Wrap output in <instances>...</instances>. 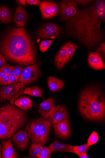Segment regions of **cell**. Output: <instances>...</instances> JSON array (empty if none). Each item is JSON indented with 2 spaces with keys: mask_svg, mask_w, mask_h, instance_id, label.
<instances>
[{
  "mask_svg": "<svg viewBox=\"0 0 105 158\" xmlns=\"http://www.w3.org/2000/svg\"><path fill=\"white\" fill-rule=\"evenodd\" d=\"M105 21V2L99 0L91 6L79 9L65 24L70 36L92 50L99 47L105 39L101 24Z\"/></svg>",
  "mask_w": 105,
  "mask_h": 158,
  "instance_id": "obj_1",
  "label": "cell"
},
{
  "mask_svg": "<svg viewBox=\"0 0 105 158\" xmlns=\"http://www.w3.org/2000/svg\"><path fill=\"white\" fill-rule=\"evenodd\" d=\"M0 52L6 60L23 66L36 62L35 47L24 28H13L6 32L0 43Z\"/></svg>",
  "mask_w": 105,
  "mask_h": 158,
  "instance_id": "obj_2",
  "label": "cell"
},
{
  "mask_svg": "<svg viewBox=\"0 0 105 158\" xmlns=\"http://www.w3.org/2000/svg\"><path fill=\"white\" fill-rule=\"evenodd\" d=\"M79 108L86 119L100 121L105 115V97L103 92L95 86L86 88L80 95Z\"/></svg>",
  "mask_w": 105,
  "mask_h": 158,
  "instance_id": "obj_3",
  "label": "cell"
},
{
  "mask_svg": "<svg viewBox=\"0 0 105 158\" xmlns=\"http://www.w3.org/2000/svg\"><path fill=\"white\" fill-rule=\"evenodd\" d=\"M28 114L14 105L6 104L0 108V141L7 140L25 126Z\"/></svg>",
  "mask_w": 105,
  "mask_h": 158,
  "instance_id": "obj_4",
  "label": "cell"
},
{
  "mask_svg": "<svg viewBox=\"0 0 105 158\" xmlns=\"http://www.w3.org/2000/svg\"><path fill=\"white\" fill-rule=\"evenodd\" d=\"M51 126L49 119L43 118L32 119L26 124L25 130L32 143L44 146L48 141Z\"/></svg>",
  "mask_w": 105,
  "mask_h": 158,
  "instance_id": "obj_5",
  "label": "cell"
},
{
  "mask_svg": "<svg viewBox=\"0 0 105 158\" xmlns=\"http://www.w3.org/2000/svg\"><path fill=\"white\" fill-rule=\"evenodd\" d=\"M25 89V84L18 82L1 88V96L4 102L6 99L10 100V103L14 105L16 99L21 95L24 94Z\"/></svg>",
  "mask_w": 105,
  "mask_h": 158,
  "instance_id": "obj_6",
  "label": "cell"
},
{
  "mask_svg": "<svg viewBox=\"0 0 105 158\" xmlns=\"http://www.w3.org/2000/svg\"><path fill=\"white\" fill-rule=\"evenodd\" d=\"M58 15L62 21H67L77 12V4L75 1H62L58 4Z\"/></svg>",
  "mask_w": 105,
  "mask_h": 158,
  "instance_id": "obj_7",
  "label": "cell"
},
{
  "mask_svg": "<svg viewBox=\"0 0 105 158\" xmlns=\"http://www.w3.org/2000/svg\"><path fill=\"white\" fill-rule=\"evenodd\" d=\"M40 75V70L38 63L26 67L23 70L19 78V82L29 85L35 82Z\"/></svg>",
  "mask_w": 105,
  "mask_h": 158,
  "instance_id": "obj_8",
  "label": "cell"
},
{
  "mask_svg": "<svg viewBox=\"0 0 105 158\" xmlns=\"http://www.w3.org/2000/svg\"><path fill=\"white\" fill-rule=\"evenodd\" d=\"M62 31L57 25L48 23L42 27L38 31V36L42 39H54L61 34Z\"/></svg>",
  "mask_w": 105,
  "mask_h": 158,
  "instance_id": "obj_9",
  "label": "cell"
},
{
  "mask_svg": "<svg viewBox=\"0 0 105 158\" xmlns=\"http://www.w3.org/2000/svg\"><path fill=\"white\" fill-rule=\"evenodd\" d=\"M29 137L27 132L21 130L11 138L15 147L19 151L26 150L30 145Z\"/></svg>",
  "mask_w": 105,
  "mask_h": 158,
  "instance_id": "obj_10",
  "label": "cell"
},
{
  "mask_svg": "<svg viewBox=\"0 0 105 158\" xmlns=\"http://www.w3.org/2000/svg\"><path fill=\"white\" fill-rule=\"evenodd\" d=\"M39 7L43 19L53 18L57 15L58 12V6L54 2H41Z\"/></svg>",
  "mask_w": 105,
  "mask_h": 158,
  "instance_id": "obj_11",
  "label": "cell"
},
{
  "mask_svg": "<svg viewBox=\"0 0 105 158\" xmlns=\"http://www.w3.org/2000/svg\"><path fill=\"white\" fill-rule=\"evenodd\" d=\"M54 98L50 97L40 104L38 106V111L44 118L48 119L55 108Z\"/></svg>",
  "mask_w": 105,
  "mask_h": 158,
  "instance_id": "obj_12",
  "label": "cell"
},
{
  "mask_svg": "<svg viewBox=\"0 0 105 158\" xmlns=\"http://www.w3.org/2000/svg\"><path fill=\"white\" fill-rule=\"evenodd\" d=\"M68 116L67 110L64 106L59 105L55 107L54 110L48 119L51 124L54 125L62 121Z\"/></svg>",
  "mask_w": 105,
  "mask_h": 158,
  "instance_id": "obj_13",
  "label": "cell"
},
{
  "mask_svg": "<svg viewBox=\"0 0 105 158\" xmlns=\"http://www.w3.org/2000/svg\"><path fill=\"white\" fill-rule=\"evenodd\" d=\"M53 126L55 134L58 137L66 139L70 135V126L67 118Z\"/></svg>",
  "mask_w": 105,
  "mask_h": 158,
  "instance_id": "obj_14",
  "label": "cell"
},
{
  "mask_svg": "<svg viewBox=\"0 0 105 158\" xmlns=\"http://www.w3.org/2000/svg\"><path fill=\"white\" fill-rule=\"evenodd\" d=\"M28 16L26 10L22 6H18L13 19V21L20 28L26 24Z\"/></svg>",
  "mask_w": 105,
  "mask_h": 158,
  "instance_id": "obj_15",
  "label": "cell"
},
{
  "mask_svg": "<svg viewBox=\"0 0 105 158\" xmlns=\"http://www.w3.org/2000/svg\"><path fill=\"white\" fill-rule=\"evenodd\" d=\"M89 65L97 70L104 69L105 66L100 55L97 52H90L88 56Z\"/></svg>",
  "mask_w": 105,
  "mask_h": 158,
  "instance_id": "obj_16",
  "label": "cell"
},
{
  "mask_svg": "<svg viewBox=\"0 0 105 158\" xmlns=\"http://www.w3.org/2000/svg\"><path fill=\"white\" fill-rule=\"evenodd\" d=\"M11 139L1 141L2 143V157L3 158H16L19 155L15 151L12 145Z\"/></svg>",
  "mask_w": 105,
  "mask_h": 158,
  "instance_id": "obj_17",
  "label": "cell"
},
{
  "mask_svg": "<svg viewBox=\"0 0 105 158\" xmlns=\"http://www.w3.org/2000/svg\"><path fill=\"white\" fill-rule=\"evenodd\" d=\"M68 45V42H67L60 49L55 56V63L58 69H62L67 64V49Z\"/></svg>",
  "mask_w": 105,
  "mask_h": 158,
  "instance_id": "obj_18",
  "label": "cell"
},
{
  "mask_svg": "<svg viewBox=\"0 0 105 158\" xmlns=\"http://www.w3.org/2000/svg\"><path fill=\"white\" fill-rule=\"evenodd\" d=\"M14 105L23 111H27L33 106L31 99L26 96H22L16 99Z\"/></svg>",
  "mask_w": 105,
  "mask_h": 158,
  "instance_id": "obj_19",
  "label": "cell"
},
{
  "mask_svg": "<svg viewBox=\"0 0 105 158\" xmlns=\"http://www.w3.org/2000/svg\"><path fill=\"white\" fill-rule=\"evenodd\" d=\"M72 146L65 144V143L59 142L58 140H56L48 147L51 152H73Z\"/></svg>",
  "mask_w": 105,
  "mask_h": 158,
  "instance_id": "obj_20",
  "label": "cell"
},
{
  "mask_svg": "<svg viewBox=\"0 0 105 158\" xmlns=\"http://www.w3.org/2000/svg\"><path fill=\"white\" fill-rule=\"evenodd\" d=\"M48 87L52 92L61 90L64 87V84L61 80L53 77H49L47 79Z\"/></svg>",
  "mask_w": 105,
  "mask_h": 158,
  "instance_id": "obj_21",
  "label": "cell"
},
{
  "mask_svg": "<svg viewBox=\"0 0 105 158\" xmlns=\"http://www.w3.org/2000/svg\"><path fill=\"white\" fill-rule=\"evenodd\" d=\"M11 19L10 10L6 6L0 7V22L5 24L10 23Z\"/></svg>",
  "mask_w": 105,
  "mask_h": 158,
  "instance_id": "obj_22",
  "label": "cell"
},
{
  "mask_svg": "<svg viewBox=\"0 0 105 158\" xmlns=\"http://www.w3.org/2000/svg\"><path fill=\"white\" fill-rule=\"evenodd\" d=\"M43 91V90L41 88L38 86H34L33 87L25 88L24 94H28L34 97H40L44 99L42 95Z\"/></svg>",
  "mask_w": 105,
  "mask_h": 158,
  "instance_id": "obj_23",
  "label": "cell"
},
{
  "mask_svg": "<svg viewBox=\"0 0 105 158\" xmlns=\"http://www.w3.org/2000/svg\"><path fill=\"white\" fill-rule=\"evenodd\" d=\"M68 42V45L67 49V63L72 58L73 54L75 51L79 48V46L75 45L70 41Z\"/></svg>",
  "mask_w": 105,
  "mask_h": 158,
  "instance_id": "obj_24",
  "label": "cell"
},
{
  "mask_svg": "<svg viewBox=\"0 0 105 158\" xmlns=\"http://www.w3.org/2000/svg\"><path fill=\"white\" fill-rule=\"evenodd\" d=\"M43 147L42 146L35 143H32L29 149V155L32 157H37Z\"/></svg>",
  "mask_w": 105,
  "mask_h": 158,
  "instance_id": "obj_25",
  "label": "cell"
},
{
  "mask_svg": "<svg viewBox=\"0 0 105 158\" xmlns=\"http://www.w3.org/2000/svg\"><path fill=\"white\" fill-rule=\"evenodd\" d=\"M89 147L87 144L78 146H73V152L79 156L82 154L86 152Z\"/></svg>",
  "mask_w": 105,
  "mask_h": 158,
  "instance_id": "obj_26",
  "label": "cell"
},
{
  "mask_svg": "<svg viewBox=\"0 0 105 158\" xmlns=\"http://www.w3.org/2000/svg\"><path fill=\"white\" fill-rule=\"evenodd\" d=\"M51 154V151L48 147L43 148L38 154L37 157L38 158H49Z\"/></svg>",
  "mask_w": 105,
  "mask_h": 158,
  "instance_id": "obj_27",
  "label": "cell"
},
{
  "mask_svg": "<svg viewBox=\"0 0 105 158\" xmlns=\"http://www.w3.org/2000/svg\"><path fill=\"white\" fill-rule=\"evenodd\" d=\"M54 40H45L42 41L39 45V49L40 51L44 52L48 49Z\"/></svg>",
  "mask_w": 105,
  "mask_h": 158,
  "instance_id": "obj_28",
  "label": "cell"
},
{
  "mask_svg": "<svg viewBox=\"0 0 105 158\" xmlns=\"http://www.w3.org/2000/svg\"><path fill=\"white\" fill-rule=\"evenodd\" d=\"M99 140V136L98 133L94 132L90 136L88 139L87 145L90 147L96 143Z\"/></svg>",
  "mask_w": 105,
  "mask_h": 158,
  "instance_id": "obj_29",
  "label": "cell"
},
{
  "mask_svg": "<svg viewBox=\"0 0 105 158\" xmlns=\"http://www.w3.org/2000/svg\"><path fill=\"white\" fill-rule=\"evenodd\" d=\"M105 43L103 42L99 47L96 49L97 53L100 54L101 56L105 59Z\"/></svg>",
  "mask_w": 105,
  "mask_h": 158,
  "instance_id": "obj_30",
  "label": "cell"
},
{
  "mask_svg": "<svg viewBox=\"0 0 105 158\" xmlns=\"http://www.w3.org/2000/svg\"><path fill=\"white\" fill-rule=\"evenodd\" d=\"M14 67L8 64L5 63L0 68L2 71L8 74L10 72L14 69Z\"/></svg>",
  "mask_w": 105,
  "mask_h": 158,
  "instance_id": "obj_31",
  "label": "cell"
},
{
  "mask_svg": "<svg viewBox=\"0 0 105 158\" xmlns=\"http://www.w3.org/2000/svg\"><path fill=\"white\" fill-rule=\"evenodd\" d=\"M14 69L15 75L19 78L22 73L24 69L18 64H17L14 67Z\"/></svg>",
  "mask_w": 105,
  "mask_h": 158,
  "instance_id": "obj_32",
  "label": "cell"
},
{
  "mask_svg": "<svg viewBox=\"0 0 105 158\" xmlns=\"http://www.w3.org/2000/svg\"><path fill=\"white\" fill-rule=\"evenodd\" d=\"M77 3H78L84 7H86L90 4L95 2V1H91V0H76L75 1Z\"/></svg>",
  "mask_w": 105,
  "mask_h": 158,
  "instance_id": "obj_33",
  "label": "cell"
},
{
  "mask_svg": "<svg viewBox=\"0 0 105 158\" xmlns=\"http://www.w3.org/2000/svg\"><path fill=\"white\" fill-rule=\"evenodd\" d=\"M19 77L16 76L15 75L10 77L8 83V85H10L19 82Z\"/></svg>",
  "mask_w": 105,
  "mask_h": 158,
  "instance_id": "obj_34",
  "label": "cell"
},
{
  "mask_svg": "<svg viewBox=\"0 0 105 158\" xmlns=\"http://www.w3.org/2000/svg\"><path fill=\"white\" fill-rule=\"evenodd\" d=\"M10 77L7 74L4 78L0 81V85H8Z\"/></svg>",
  "mask_w": 105,
  "mask_h": 158,
  "instance_id": "obj_35",
  "label": "cell"
},
{
  "mask_svg": "<svg viewBox=\"0 0 105 158\" xmlns=\"http://www.w3.org/2000/svg\"><path fill=\"white\" fill-rule=\"evenodd\" d=\"M28 5H35L38 6L40 2V1L38 0H27L26 1Z\"/></svg>",
  "mask_w": 105,
  "mask_h": 158,
  "instance_id": "obj_36",
  "label": "cell"
},
{
  "mask_svg": "<svg viewBox=\"0 0 105 158\" xmlns=\"http://www.w3.org/2000/svg\"><path fill=\"white\" fill-rule=\"evenodd\" d=\"M6 60L5 57L0 52V68L6 63ZM0 71H2L1 69H0Z\"/></svg>",
  "mask_w": 105,
  "mask_h": 158,
  "instance_id": "obj_37",
  "label": "cell"
},
{
  "mask_svg": "<svg viewBox=\"0 0 105 158\" xmlns=\"http://www.w3.org/2000/svg\"><path fill=\"white\" fill-rule=\"evenodd\" d=\"M7 74L2 71H0V81L6 76Z\"/></svg>",
  "mask_w": 105,
  "mask_h": 158,
  "instance_id": "obj_38",
  "label": "cell"
},
{
  "mask_svg": "<svg viewBox=\"0 0 105 158\" xmlns=\"http://www.w3.org/2000/svg\"><path fill=\"white\" fill-rule=\"evenodd\" d=\"M16 2L18 4L22 5L24 6L25 7H26V1H24V0L23 1H22V0H21V1H17Z\"/></svg>",
  "mask_w": 105,
  "mask_h": 158,
  "instance_id": "obj_39",
  "label": "cell"
},
{
  "mask_svg": "<svg viewBox=\"0 0 105 158\" xmlns=\"http://www.w3.org/2000/svg\"><path fill=\"white\" fill-rule=\"evenodd\" d=\"M10 77L14 76L15 73L14 69L11 70L9 73L7 74Z\"/></svg>",
  "mask_w": 105,
  "mask_h": 158,
  "instance_id": "obj_40",
  "label": "cell"
},
{
  "mask_svg": "<svg viewBox=\"0 0 105 158\" xmlns=\"http://www.w3.org/2000/svg\"><path fill=\"white\" fill-rule=\"evenodd\" d=\"M80 158H88V157L87 156L86 152L82 154L80 156Z\"/></svg>",
  "mask_w": 105,
  "mask_h": 158,
  "instance_id": "obj_41",
  "label": "cell"
},
{
  "mask_svg": "<svg viewBox=\"0 0 105 158\" xmlns=\"http://www.w3.org/2000/svg\"><path fill=\"white\" fill-rule=\"evenodd\" d=\"M2 143L0 144V158H2Z\"/></svg>",
  "mask_w": 105,
  "mask_h": 158,
  "instance_id": "obj_42",
  "label": "cell"
},
{
  "mask_svg": "<svg viewBox=\"0 0 105 158\" xmlns=\"http://www.w3.org/2000/svg\"><path fill=\"white\" fill-rule=\"evenodd\" d=\"M1 87H0V92H1ZM3 102V100L1 96V94H0V104L2 103Z\"/></svg>",
  "mask_w": 105,
  "mask_h": 158,
  "instance_id": "obj_43",
  "label": "cell"
}]
</instances>
